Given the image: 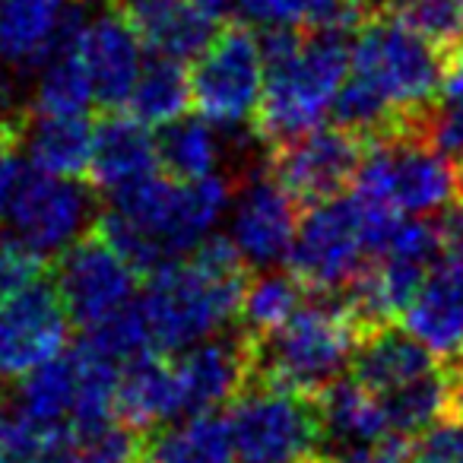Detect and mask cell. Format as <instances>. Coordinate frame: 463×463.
<instances>
[{
	"mask_svg": "<svg viewBox=\"0 0 463 463\" xmlns=\"http://www.w3.org/2000/svg\"><path fill=\"white\" fill-rule=\"evenodd\" d=\"M248 264L225 239H203L194 254L149 277L140 308L156 353H184L187 346L222 334L239 321Z\"/></svg>",
	"mask_w": 463,
	"mask_h": 463,
	"instance_id": "cell-3",
	"label": "cell"
},
{
	"mask_svg": "<svg viewBox=\"0 0 463 463\" xmlns=\"http://www.w3.org/2000/svg\"><path fill=\"white\" fill-rule=\"evenodd\" d=\"M438 239L444 254H460L463 258V191L444 206L441 222H438Z\"/></svg>",
	"mask_w": 463,
	"mask_h": 463,
	"instance_id": "cell-37",
	"label": "cell"
},
{
	"mask_svg": "<svg viewBox=\"0 0 463 463\" xmlns=\"http://www.w3.org/2000/svg\"><path fill=\"white\" fill-rule=\"evenodd\" d=\"M225 419L241 463H315L324 450L315 400L296 391L251 381Z\"/></svg>",
	"mask_w": 463,
	"mask_h": 463,
	"instance_id": "cell-8",
	"label": "cell"
},
{
	"mask_svg": "<svg viewBox=\"0 0 463 463\" xmlns=\"http://www.w3.org/2000/svg\"><path fill=\"white\" fill-rule=\"evenodd\" d=\"M438 368V359L403 327L381 324L359 336L353 355V378L378 397L400 391Z\"/></svg>",
	"mask_w": 463,
	"mask_h": 463,
	"instance_id": "cell-22",
	"label": "cell"
},
{
	"mask_svg": "<svg viewBox=\"0 0 463 463\" xmlns=\"http://www.w3.org/2000/svg\"><path fill=\"white\" fill-rule=\"evenodd\" d=\"M213 121L200 118H178L165 124L159 134V162L172 178L194 181L206 178L225 159V140Z\"/></svg>",
	"mask_w": 463,
	"mask_h": 463,
	"instance_id": "cell-27",
	"label": "cell"
},
{
	"mask_svg": "<svg viewBox=\"0 0 463 463\" xmlns=\"http://www.w3.org/2000/svg\"><path fill=\"white\" fill-rule=\"evenodd\" d=\"M448 52L387 10H368L349 48V77L334 118L365 143L391 134H419V121L441 90Z\"/></svg>",
	"mask_w": 463,
	"mask_h": 463,
	"instance_id": "cell-1",
	"label": "cell"
},
{
	"mask_svg": "<svg viewBox=\"0 0 463 463\" xmlns=\"http://www.w3.org/2000/svg\"><path fill=\"white\" fill-rule=\"evenodd\" d=\"M349 4H353V7H359L362 14H368V10H374L381 4V0H349Z\"/></svg>",
	"mask_w": 463,
	"mask_h": 463,
	"instance_id": "cell-40",
	"label": "cell"
},
{
	"mask_svg": "<svg viewBox=\"0 0 463 463\" xmlns=\"http://www.w3.org/2000/svg\"><path fill=\"white\" fill-rule=\"evenodd\" d=\"M146 448V435L128 429V425H102V429H83L61 441L39 448L20 457L16 463H137Z\"/></svg>",
	"mask_w": 463,
	"mask_h": 463,
	"instance_id": "cell-29",
	"label": "cell"
},
{
	"mask_svg": "<svg viewBox=\"0 0 463 463\" xmlns=\"http://www.w3.org/2000/svg\"><path fill=\"white\" fill-rule=\"evenodd\" d=\"M229 241L248 267L267 270L289 258L298 232V200L267 172V165L245 172L232 191Z\"/></svg>",
	"mask_w": 463,
	"mask_h": 463,
	"instance_id": "cell-13",
	"label": "cell"
},
{
	"mask_svg": "<svg viewBox=\"0 0 463 463\" xmlns=\"http://www.w3.org/2000/svg\"><path fill=\"white\" fill-rule=\"evenodd\" d=\"M406 463H463V416H448L412 438Z\"/></svg>",
	"mask_w": 463,
	"mask_h": 463,
	"instance_id": "cell-33",
	"label": "cell"
},
{
	"mask_svg": "<svg viewBox=\"0 0 463 463\" xmlns=\"http://www.w3.org/2000/svg\"><path fill=\"white\" fill-rule=\"evenodd\" d=\"M159 165V140L149 134V124L134 115H111L96 128L90 178L99 191L118 194L156 175Z\"/></svg>",
	"mask_w": 463,
	"mask_h": 463,
	"instance_id": "cell-21",
	"label": "cell"
},
{
	"mask_svg": "<svg viewBox=\"0 0 463 463\" xmlns=\"http://www.w3.org/2000/svg\"><path fill=\"white\" fill-rule=\"evenodd\" d=\"M16 128L0 121V216H7L10 197L20 184V156H16Z\"/></svg>",
	"mask_w": 463,
	"mask_h": 463,
	"instance_id": "cell-36",
	"label": "cell"
},
{
	"mask_svg": "<svg viewBox=\"0 0 463 463\" xmlns=\"http://www.w3.org/2000/svg\"><path fill=\"white\" fill-rule=\"evenodd\" d=\"M419 137L463 172V48L448 52L441 90L419 121Z\"/></svg>",
	"mask_w": 463,
	"mask_h": 463,
	"instance_id": "cell-32",
	"label": "cell"
},
{
	"mask_svg": "<svg viewBox=\"0 0 463 463\" xmlns=\"http://www.w3.org/2000/svg\"><path fill=\"white\" fill-rule=\"evenodd\" d=\"M365 140L346 128H315L292 140L273 143L267 153V172L298 200L311 206L321 200L340 197L355 184Z\"/></svg>",
	"mask_w": 463,
	"mask_h": 463,
	"instance_id": "cell-11",
	"label": "cell"
},
{
	"mask_svg": "<svg viewBox=\"0 0 463 463\" xmlns=\"http://www.w3.org/2000/svg\"><path fill=\"white\" fill-rule=\"evenodd\" d=\"M315 412L321 422L324 444H372L393 435L384 400L372 393L359 378H336L321 393H315Z\"/></svg>",
	"mask_w": 463,
	"mask_h": 463,
	"instance_id": "cell-23",
	"label": "cell"
},
{
	"mask_svg": "<svg viewBox=\"0 0 463 463\" xmlns=\"http://www.w3.org/2000/svg\"><path fill=\"white\" fill-rule=\"evenodd\" d=\"M96 219V200L80 178H58L29 168L20 175L7 206L14 239L39 258L64 254L90 232Z\"/></svg>",
	"mask_w": 463,
	"mask_h": 463,
	"instance_id": "cell-10",
	"label": "cell"
},
{
	"mask_svg": "<svg viewBox=\"0 0 463 463\" xmlns=\"http://www.w3.org/2000/svg\"><path fill=\"white\" fill-rule=\"evenodd\" d=\"M54 286L73 324L90 330L134 305L137 267L96 229L61 254Z\"/></svg>",
	"mask_w": 463,
	"mask_h": 463,
	"instance_id": "cell-12",
	"label": "cell"
},
{
	"mask_svg": "<svg viewBox=\"0 0 463 463\" xmlns=\"http://www.w3.org/2000/svg\"><path fill=\"white\" fill-rule=\"evenodd\" d=\"M400 216L353 197H330L311 203L298 219L289 251V270L311 296H336L355 283L362 270L387 245Z\"/></svg>",
	"mask_w": 463,
	"mask_h": 463,
	"instance_id": "cell-5",
	"label": "cell"
},
{
	"mask_svg": "<svg viewBox=\"0 0 463 463\" xmlns=\"http://www.w3.org/2000/svg\"><path fill=\"white\" fill-rule=\"evenodd\" d=\"M362 327L346 298L311 296L298 311L258 343V378L264 384L315 397L353 365Z\"/></svg>",
	"mask_w": 463,
	"mask_h": 463,
	"instance_id": "cell-6",
	"label": "cell"
},
{
	"mask_svg": "<svg viewBox=\"0 0 463 463\" xmlns=\"http://www.w3.org/2000/svg\"><path fill=\"white\" fill-rule=\"evenodd\" d=\"M235 454L229 419L216 412L184 416L178 425L159 429L146 438V463H229Z\"/></svg>",
	"mask_w": 463,
	"mask_h": 463,
	"instance_id": "cell-25",
	"label": "cell"
},
{
	"mask_svg": "<svg viewBox=\"0 0 463 463\" xmlns=\"http://www.w3.org/2000/svg\"><path fill=\"white\" fill-rule=\"evenodd\" d=\"M191 105V73L184 71V61L162 58V54H153L143 64L128 96V111L149 128H165L178 121Z\"/></svg>",
	"mask_w": 463,
	"mask_h": 463,
	"instance_id": "cell-26",
	"label": "cell"
},
{
	"mask_svg": "<svg viewBox=\"0 0 463 463\" xmlns=\"http://www.w3.org/2000/svg\"><path fill=\"white\" fill-rule=\"evenodd\" d=\"M42 258L29 251L23 241L16 239H0V308L14 302L20 292L39 279Z\"/></svg>",
	"mask_w": 463,
	"mask_h": 463,
	"instance_id": "cell-34",
	"label": "cell"
},
{
	"mask_svg": "<svg viewBox=\"0 0 463 463\" xmlns=\"http://www.w3.org/2000/svg\"><path fill=\"white\" fill-rule=\"evenodd\" d=\"M463 191V172L419 134H391L365 143L355 194L387 213L444 210Z\"/></svg>",
	"mask_w": 463,
	"mask_h": 463,
	"instance_id": "cell-7",
	"label": "cell"
},
{
	"mask_svg": "<svg viewBox=\"0 0 463 463\" xmlns=\"http://www.w3.org/2000/svg\"><path fill=\"white\" fill-rule=\"evenodd\" d=\"M410 330L441 365H454L463 355V258L444 254L412 302L400 315Z\"/></svg>",
	"mask_w": 463,
	"mask_h": 463,
	"instance_id": "cell-16",
	"label": "cell"
},
{
	"mask_svg": "<svg viewBox=\"0 0 463 463\" xmlns=\"http://www.w3.org/2000/svg\"><path fill=\"white\" fill-rule=\"evenodd\" d=\"M118 10L128 16L143 45L162 58H197L219 33L216 16L197 0H121Z\"/></svg>",
	"mask_w": 463,
	"mask_h": 463,
	"instance_id": "cell-19",
	"label": "cell"
},
{
	"mask_svg": "<svg viewBox=\"0 0 463 463\" xmlns=\"http://www.w3.org/2000/svg\"><path fill=\"white\" fill-rule=\"evenodd\" d=\"M305 286L292 277V270H273L267 267L264 273L251 279L245 286V298H241L239 311V327L251 336L254 343L267 340L273 330H279L292 315L298 311V305L305 302Z\"/></svg>",
	"mask_w": 463,
	"mask_h": 463,
	"instance_id": "cell-30",
	"label": "cell"
},
{
	"mask_svg": "<svg viewBox=\"0 0 463 463\" xmlns=\"http://www.w3.org/2000/svg\"><path fill=\"white\" fill-rule=\"evenodd\" d=\"M77 52L90 73L96 102L105 109L128 105L130 90L146 64L143 42L128 23V16L121 10H111V14L96 16L92 23H83L77 35Z\"/></svg>",
	"mask_w": 463,
	"mask_h": 463,
	"instance_id": "cell-17",
	"label": "cell"
},
{
	"mask_svg": "<svg viewBox=\"0 0 463 463\" xmlns=\"http://www.w3.org/2000/svg\"><path fill=\"white\" fill-rule=\"evenodd\" d=\"M77 35L67 39L35 73V115H86V109L96 102L90 73H86L83 58L77 52Z\"/></svg>",
	"mask_w": 463,
	"mask_h": 463,
	"instance_id": "cell-28",
	"label": "cell"
},
{
	"mask_svg": "<svg viewBox=\"0 0 463 463\" xmlns=\"http://www.w3.org/2000/svg\"><path fill=\"white\" fill-rule=\"evenodd\" d=\"M197 4H200L203 10H210L213 16H222L225 10H232L235 4H241V0H197Z\"/></svg>",
	"mask_w": 463,
	"mask_h": 463,
	"instance_id": "cell-39",
	"label": "cell"
},
{
	"mask_svg": "<svg viewBox=\"0 0 463 463\" xmlns=\"http://www.w3.org/2000/svg\"><path fill=\"white\" fill-rule=\"evenodd\" d=\"M245 20L258 26H292L315 33V29H355L362 14L349 0H241Z\"/></svg>",
	"mask_w": 463,
	"mask_h": 463,
	"instance_id": "cell-31",
	"label": "cell"
},
{
	"mask_svg": "<svg viewBox=\"0 0 463 463\" xmlns=\"http://www.w3.org/2000/svg\"><path fill=\"white\" fill-rule=\"evenodd\" d=\"M71 311L58 286L35 279L26 292L0 308V378L23 381L61 359L71 340Z\"/></svg>",
	"mask_w": 463,
	"mask_h": 463,
	"instance_id": "cell-14",
	"label": "cell"
},
{
	"mask_svg": "<svg viewBox=\"0 0 463 463\" xmlns=\"http://www.w3.org/2000/svg\"><path fill=\"white\" fill-rule=\"evenodd\" d=\"M172 359L184 397V416L213 412L222 403H232L258 378V343L241 327L194 343Z\"/></svg>",
	"mask_w": 463,
	"mask_h": 463,
	"instance_id": "cell-15",
	"label": "cell"
},
{
	"mask_svg": "<svg viewBox=\"0 0 463 463\" xmlns=\"http://www.w3.org/2000/svg\"><path fill=\"white\" fill-rule=\"evenodd\" d=\"M232 191L235 187L216 172L194 181L149 175L111 194L99 232L137 267V273L153 277L162 267L194 254L225 213Z\"/></svg>",
	"mask_w": 463,
	"mask_h": 463,
	"instance_id": "cell-2",
	"label": "cell"
},
{
	"mask_svg": "<svg viewBox=\"0 0 463 463\" xmlns=\"http://www.w3.org/2000/svg\"><path fill=\"white\" fill-rule=\"evenodd\" d=\"M349 29L270 26L260 35L264 99L254 130L264 143H283L321 128L349 77Z\"/></svg>",
	"mask_w": 463,
	"mask_h": 463,
	"instance_id": "cell-4",
	"label": "cell"
},
{
	"mask_svg": "<svg viewBox=\"0 0 463 463\" xmlns=\"http://www.w3.org/2000/svg\"><path fill=\"white\" fill-rule=\"evenodd\" d=\"M184 419V397H181L175 359L165 353H146L121 368L118 384V419L128 429L149 435L165 429L175 419Z\"/></svg>",
	"mask_w": 463,
	"mask_h": 463,
	"instance_id": "cell-20",
	"label": "cell"
},
{
	"mask_svg": "<svg viewBox=\"0 0 463 463\" xmlns=\"http://www.w3.org/2000/svg\"><path fill=\"white\" fill-rule=\"evenodd\" d=\"M264 54L260 39L241 23H229L194 58V109L216 128H245L258 118L264 99Z\"/></svg>",
	"mask_w": 463,
	"mask_h": 463,
	"instance_id": "cell-9",
	"label": "cell"
},
{
	"mask_svg": "<svg viewBox=\"0 0 463 463\" xmlns=\"http://www.w3.org/2000/svg\"><path fill=\"white\" fill-rule=\"evenodd\" d=\"M406 454H410V438L387 435L372 444H346L334 454L321 450L315 463H406Z\"/></svg>",
	"mask_w": 463,
	"mask_h": 463,
	"instance_id": "cell-35",
	"label": "cell"
},
{
	"mask_svg": "<svg viewBox=\"0 0 463 463\" xmlns=\"http://www.w3.org/2000/svg\"><path fill=\"white\" fill-rule=\"evenodd\" d=\"M80 26L83 16L67 0H0V61L14 71H39Z\"/></svg>",
	"mask_w": 463,
	"mask_h": 463,
	"instance_id": "cell-18",
	"label": "cell"
},
{
	"mask_svg": "<svg viewBox=\"0 0 463 463\" xmlns=\"http://www.w3.org/2000/svg\"><path fill=\"white\" fill-rule=\"evenodd\" d=\"M16 140L29 168L58 178H80L90 172L96 128L86 115H35Z\"/></svg>",
	"mask_w": 463,
	"mask_h": 463,
	"instance_id": "cell-24",
	"label": "cell"
},
{
	"mask_svg": "<svg viewBox=\"0 0 463 463\" xmlns=\"http://www.w3.org/2000/svg\"><path fill=\"white\" fill-rule=\"evenodd\" d=\"M450 374H454V393H457V412L463 416V362H454L448 365Z\"/></svg>",
	"mask_w": 463,
	"mask_h": 463,
	"instance_id": "cell-38",
	"label": "cell"
}]
</instances>
